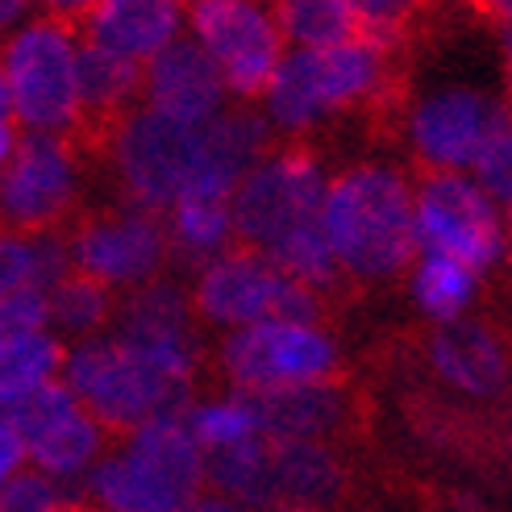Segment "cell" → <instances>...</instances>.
I'll return each mask as SVG.
<instances>
[{"label":"cell","mask_w":512,"mask_h":512,"mask_svg":"<svg viewBox=\"0 0 512 512\" xmlns=\"http://www.w3.org/2000/svg\"><path fill=\"white\" fill-rule=\"evenodd\" d=\"M179 17H184L179 0H100L80 25V38L146 67L184 34Z\"/></svg>","instance_id":"obj_19"},{"label":"cell","mask_w":512,"mask_h":512,"mask_svg":"<svg viewBox=\"0 0 512 512\" xmlns=\"http://www.w3.org/2000/svg\"><path fill=\"white\" fill-rule=\"evenodd\" d=\"M325 179L321 163L313 155V142H284L254 167L229 209H234V234L238 246H250L267 254L279 246L296 229L321 221V204H325Z\"/></svg>","instance_id":"obj_8"},{"label":"cell","mask_w":512,"mask_h":512,"mask_svg":"<svg viewBox=\"0 0 512 512\" xmlns=\"http://www.w3.org/2000/svg\"><path fill=\"white\" fill-rule=\"evenodd\" d=\"M321 229L334 246L354 292L388 288L421 263L417 192L383 163H354L338 171L325 188Z\"/></svg>","instance_id":"obj_1"},{"label":"cell","mask_w":512,"mask_h":512,"mask_svg":"<svg viewBox=\"0 0 512 512\" xmlns=\"http://www.w3.org/2000/svg\"><path fill=\"white\" fill-rule=\"evenodd\" d=\"M117 309H121V292L84 271H71L50 288V325L67 338L80 342L100 338V329L117 321Z\"/></svg>","instance_id":"obj_22"},{"label":"cell","mask_w":512,"mask_h":512,"mask_svg":"<svg viewBox=\"0 0 512 512\" xmlns=\"http://www.w3.org/2000/svg\"><path fill=\"white\" fill-rule=\"evenodd\" d=\"M346 5L367 25L371 42L413 50V42L425 34V25L438 17L442 0H346Z\"/></svg>","instance_id":"obj_25"},{"label":"cell","mask_w":512,"mask_h":512,"mask_svg":"<svg viewBox=\"0 0 512 512\" xmlns=\"http://www.w3.org/2000/svg\"><path fill=\"white\" fill-rule=\"evenodd\" d=\"M508 105L475 88H446L421 100L408 117L413 167L429 171H475L488 146L508 130Z\"/></svg>","instance_id":"obj_13"},{"label":"cell","mask_w":512,"mask_h":512,"mask_svg":"<svg viewBox=\"0 0 512 512\" xmlns=\"http://www.w3.org/2000/svg\"><path fill=\"white\" fill-rule=\"evenodd\" d=\"M67 350L50 329H34V334H5L0 346V375H5V404H17L25 396H34L50 383H59L55 375L67 371Z\"/></svg>","instance_id":"obj_23"},{"label":"cell","mask_w":512,"mask_h":512,"mask_svg":"<svg viewBox=\"0 0 512 512\" xmlns=\"http://www.w3.org/2000/svg\"><path fill=\"white\" fill-rule=\"evenodd\" d=\"M113 325H117V338L200 371V317L192 296L175 279L163 275L155 284L125 292Z\"/></svg>","instance_id":"obj_18"},{"label":"cell","mask_w":512,"mask_h":512,"mask_svg":"<svg viewBox=\"0 0 512 512\" xmlns=\"http://www.w3.org/2000/svg\"><path fill=\"white\" fill-rule=\"evenodd\" d=\"M63 375L67 388L113 438H130L150 421L184 413L200 371L117 334H100L71 350Z\"/></svg>","instance_id":"obj_2"},{"label":"cell","mask_w":512,"mask_h":512,"mask_svg":"<svg viewBox=\"0 0 512 512\" xmlns=\"http://www.w3.org/2000/svg\"><path fill=\"white\" fill-rule=\"evenodd\" d=\"M67 246L75 271L117 288L121 296L155 284L175 263L167 217L138 209L130 200L84 209L67 225Z\"/></svg>","instance_id":"obj_7"},{"label":"cell","mask_w":512,"mask_h":512,"mask_svg":"<svg viewBox=\"0 0 512 512\" xmlns=\"http://www.w3.org/2000/svg\"><path fill=\"white\" fill-rule=\"evenodd\" d=\"M508 446H512V438H508Z\"/></svg>","instance_id":"obj_36"},{"label":"cell","mask_w":512,"mask_h":512,"mask_svg":"<svg viewBox=\"0 0 512 512\" xmlns=\"http://www.w3.org/2000/svg\"><path fill=\"white\" fill-rule=\"evenodd\" d=\"M275 21L296 50H329L346 42H371L367 25L346 0H271Z\"/></svg>","instance_id":"obj_21"},{"label":"cell","mask_w":512,"mask_h":512,"mask_svg":"<svg viewBox=\"0 0 512 512\" xmlns=\"http://www.w3.org/2000/svg\"><path fill=\"white\" fill-rule=\"evenodd\" d=\"M67 512H109V508H100L92 496H80V500H71V504H67Z\"/></svg>","instance_id":"obj_32"},{"label":"cell","mask_w":512,"mask_h":512,"mask_svg":"<svg viewBox=\"0 0 512 512\" xmlns=\"http://www.w3.org/2000/svg\"><path fill=\"white\" fill-rule=\"evenodd\" d=\"M475 175H479L483 192H488L496 204L512 209V121H508V130L488 146V155L479 159Z\"/></svg>","instance_id":"obj_27"},{"label":"cell","mask_w":512,"mask_h":512,"mask_svg":"<svg viewBox=\"0 0 512 512\" xmlns=\"http://www.w3.org/2000/svg\"><path fill=\"white\" fill-rule=\"evenodd\" d=\"M179 5H196V0H179Z\"/></svg>","instance_id":"obj_35"},{"label":"cell","mask_w":512,"mask_h":512,"mask_svg":"<svg viewBox=\"0 0 512 512\" xmlns=\"http://www.w3.org/2000/svg\"><path fill=\"white\" fill-rule=\"evenodd\" d=\"M5 417L21 429L25 446H30V467L50 479L88 471L96 458L109 454V442H117L67 383H50L17 404H5Z\"/></svg>","instance_id":"obj_14"},{"label":"cell","mask_w":512,"mask_h":512,"mask_svg":"<svg viewBox=\"0 0 512 512\" xmlns=\"http://www.w3.org/2000/svg\"><path fill=\"white\" fill-rule=\"evenodd\" d=\"M238 396H246L263 433L292 442H325L346 450V442L363 438L371 421V400L350 375L288 392H238Z\"/></svg>","instance_id":"obj_15"},{"label":"cell","mask_w":512,"mask_h":512,"mask_svg":"<svg viewBox=\"0 0 512 512\" xmlns=\"http://www.w3.org/2000/svg\"><path fill=\"white\" fill-rule=\"evenodd\" d=\"M463 9H471L488 30H496L500 46H512V0H463Z\"/></svg>","instance_id":"obj_29"},{"label":"cell","mask_w":512,"mask_h":512,"mask_svg":"<svg viewBox=\"0 0 512 512\" xmlns=\"http://www.w3.org/2000/svg\"><path fill=\"white\" fill-rule=\"evenodd\" d=\"M508 259H512V221H508Z\"/></svg>","instance_id":"obj_34"},{"label":"cell","mask_w":512,"mask_h":512,"mask_svg":"<svg viewBox=\"0 0 512 512\" xmlns=\"http://www.w3.org/2000/svg\"><path fill=\"white\" fill-rule=\"evenodd\" d=\"M167 229H171V254L179 267L204 271L238 246L234 209H229V200H217V196H184L167 213Z\"/></svg>","instance_id":"obj_20"},{"label":"cell","mask_w":512,"mask_h":512,"mask_svg":"<svg viewBox=\"0 0 512 512\" xmlns=\"http://www.w3.org/2000/svg\"><path fill=\"white\" fill-rule=\"evenodd\" d=\"M80 155L50 134H25L5 159V234H67L84 213Z\"/></svg>","instance_id":"obj_12"},{"label":"cell","mask_w":512,"mask_h":512,"mask_svg":"<svg viewBox=\"0 0 512 512\" xmlns=\"http://www.w3.org/2000/svg\"><path fill=\"white\" fill-rule=\"evenodd\" d=\"M204 155V125L171 121L155 109H142L113 142V171L121 200L150 213H171L200 179Z\"/></svg>","instance_id":"obj_9"},{"label":"cell","mask_w":512,"mask_h":512,"mask_svg":"<svg viewBox=\"0 0 512 512\" xmlns=\"http://www.w3.org/2000/svg\"><path fill=\"white\" fill-rule=\"evenodd\" d=\"M217 371L234 392H288L309 383L346 379L338 342L325 325L263 321L246 329H229L217 346Z\"/></svg>","instance_id":"obj_6"},{"label":"cell","mask_w":512,"mask_h":512,"mask_svg":"<svg viewBox=\"0 0 512 512\" xmlns=\"http://www.w3.org/2000/svg\"><path fill=\"white\" fill-rule=\"evenodd\" d=\"M192 304L200 325H221V329H246L263 321L325 325L338 309L334 300L296 284L267 254L250 246H234L217 263L204 267L192 288Z\"/></svg>","instance_id":"obj_5"},{"label":"cell","mask_w":512,"mask_h":512,"mask_svg":"<svg viewBox=\"0 0 512 512\" xmlns=\"http://www.w3.org/2000/svg\"><path fill=\"white\" fill-rule=\"evenodd\" d=\"M5 334H34L50 321V292L42 288H17L5 292Z\"/></svg>","instance_id":"obj_28"},{"label":"cell","mask_w":512,"mask_h":512,"mask_svg":"<svg viewBox=\"0 0 512 512\" xmlns=\"http://www.w3.org/2000/svg\"><path fill=\"white\" fill-rule=\"evenodd\" d=\"M25 5H30V0H5V25H13L25 13Z\"/></svg>","instance_id":"obj_33"},{"label":"cell","mask_w":512,"mask_h":512,"mask_svg":"<svg viewBox=\"0 0 512 512\" xmlns=\"http://www.w3.org/2000/svg\"><path fill=\"white\" fill-rule=\"evenodd\" d=\"M475 292H479V271H471L458 259H446V254H421L413 271V296L425 317H433L438 325L458 321L471 309Z\"/></svg>","instance_id":"obj_24"},{"label":"cell","mask_w":512,"mask_h":512,"mask_svg":"<svg viewBox=\"0 0 512 512\" xmlns=\"http://www.w3.org/2000/svg\"><path fill=\"white\" fill-rule=\"evenodd\" d=\"M425 367L446 388L492 400L512 379V329L492 317H458L421 334Z\"/></svg>","instance_id":"obj_16"},{"label":"cell","mask_w":512,"mask_h":512,"mask_svg":"<svg viewBox=\"0 0 512 512\" xmlns=\"http://www.w3.org/2000/svg\"><path fill=\"white\" fill-rule=\"evenodd\" d=\"M417 192V229L425 254L467 263L471 271H488L504 254V225L496 200L483 192L479 179L463 171H429L413 167Z\"/></svg>","instance_id":"obj_11"},{"label":"cell","mask_w":512,"mask_h":512,"mask_svg":"<svg viewBox=\"0 0 512 512\" xmlns=\"http://www.w3.org/2000/svg\"><path fill=\"white\" fill-rule=\"evenodd\" d=\"M188 425L196 433V442L204 446V454H209V450H225V446H238V442L254 438V433H263L259 421H254V408L238 392L229 396V400H221V404L192 408Z\"/></svg>","instance_id":"obj_26"},{"label":"cell","mask_w":512,"mask_h":512,"mask_svg":"<svg viewBox=\"0 0 512 512\" xmlns=\"http://www.w3.org/2000/svg\"><path fill=\"white\" fill-rule=\"evenodd\" d=\"M188 25L242 105L259 96L267 100L288 59V38L279 30L271 0H196L188 5Z\"/></svg>","instance_id":"obj_10"},{"label":"cell","mask_w":512,"mask_h":512,"mask_svg":"<svg viewBox=\"0 0 512 512\" xmlns=\"http://www.w3.org/2000/svg\"><path fill=\"white\" fill-rule=\"evenodd\" d=\"M209 483V454L188 417H163L117 438L88 475V496L109 512H184Z\"/></svg>","instance_id":"obj_3"},{"label":"cell","mask_w":512,"mask_h":512,"mask_svg":"<svg viewBox=\"0 0 512 512\" xmlns=\"http://www.w3.org/2000/svg\"><path fill=\"white\" fill-rule=\"evenodd\" d=\"M34 5L42 9V17H55V21L71 25V30L80 34V25L88 21V13L100 5V0H34Z\"/></svg>","instance_id":"obj_30"},{"label":"cell","mask_w":512,"mask_h":512,"mask_svg":"<svg viewBox=\"0 0 512 512\" xmlns=\"http://www.w3.org/2000/svg\"><path fill=\"white\" fill-rule=\"evenodd\" d=\"M5 113L25 134L71 138L80 121V34L38 17L5 46Z\"/></svg>","instance_id":"obj_4"},{"label":"cell","mask_w":512,"mask_h":512,"mask_svg":"<svg viewBox=\"0 0 512 512\" xmlns=\"http://www.w3.org/2000/svg\"><path fill=\"white\" fill-rule=\"evenodd\" d=\"M184 512H250V508L238 504V500H229V496H221V492H200Z\"/></svg>","instance_id":"obj_31"},{"label":"cell","mask_w":512,"mask_h":512,"mask_svg":"<svg viewBox=\"0 0 512 512\" xmlns=\"http://www.w3.org/2000/svg\"><path fill=\"white\" fill-rule=\"evenodd\" d=\"M225 96L234 92L196 34H179L159 59L146 63V109L171 121L209 125L229 109Z\"/></svg>","instance_id":"obj_17"}]
</instances>
